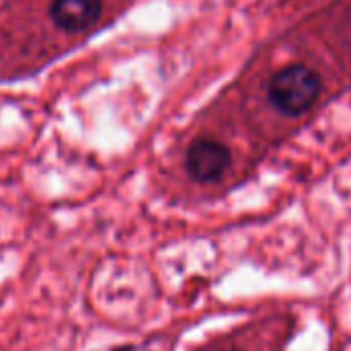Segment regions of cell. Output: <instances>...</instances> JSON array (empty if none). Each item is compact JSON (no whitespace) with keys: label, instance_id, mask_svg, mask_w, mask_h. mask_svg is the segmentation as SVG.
Segmentation results:
<instances>
[{"label":"cell","instance_id":"3957f363","mask_svg":"<svg viewBox=\"0 0 351 351\" xmlns=\"http://www.w3.org/2000/svg\"><path fill=\"white\" fill-rule=\"evenodd\" d=\"M49 16L62 31L82 33L103 16V0H53Z\"/></svg>","mask_w":351,"mask_h":351},{"label":"cell","instance_id":"6da1fadb","mask_svg":"<svg viewBox=\"0 0 351 351\" xmlns=\"http://www.w3.org/2000/svg\"><path fill=\"white\" fill-rule=\"evenodd\" d=\"M269 101L286 115L306 113L321 95V78L306 66H288L269 82Z\"/></svg>","mask_w":351,"mask_h":351},{"label":"cell","instance_id":"7a4b0ae2","mask_svg":"<svg viewBox=\"0 0 351 351\" xmlns=\"http://www.w3.org/2000/svg\"><path fill=\"white\" fill-rule=\"evenodd\" d=\"M187 173L199 183L220 179L230 165V150L216 140H195L187 150Z\"/></svg>","mask_w":351,"mask_h":351}]
</instances>
